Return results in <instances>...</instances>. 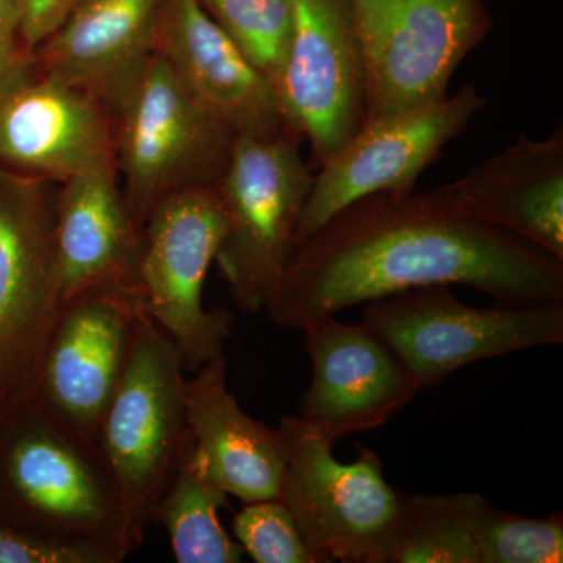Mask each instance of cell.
Returning a JSON list of instances; mask_svg holds the SVG:
<instances>
[{"label": "cell", "instance_id": "ac0fdd59", "mask_svg": "<svg viewBox=\"0 0 563 563\" xmlns=\"http://www.w3.org/2000/svg\"><path fill=\"white\" fill-rule=\"evenodd\" d=\"M474 220L563 258V129L521 135L461 179L435 188Z\"/></svg>", "mask_w": 563, "mask_h": 563}, {"label": "cell", "instance_id": "cb8c5ba5", "mask_svg": "<svg viewBox=\"0 0 563 563\" xmlns=\"http://www.w3.org/2000/svg\"><path fill=\"white\" fill-rule=\"evenodd\" d=\"M479 563L563 562V520L523 517L485 501L476 523Z\"/></svg>", "mask_w": 563, "mask_h": 563}, {"label": "cell", "instance_id": "52a82bcc", "mask_svg": "<svg viewBox=\"0 0 563 563\" xmlns=\"http://www.w3.org/2000/svg\"><path fill=\"white\" fill-rule=\"evenodd\" d=\"M363 321L401 358L421 391L474 362L563 343V302L474 307L459 301L450 285L366 302Z\"/></svg>", "mask_w": 563, "mask_h": 563}, {"label": "cell", "instance_id": "f1b7e54d", "mask_svg": "<svg viewBox=\"0 0 563 563\" xmlns=\"http://www.w3.org/2000/svg\"><path fill=\"white\" fill-rule=\"evenodd\" d=\"M80 2H84V0H77V3H80ZM77 3H76V5H77Z\"/></svg>", "mask_w": 563, "mask_h": 563}, {"label": "cell", "instance_id": "4fadbf2b", "mask_svg": "<svg viewBox=\"0 0 563 563\" xmlns=\"http://www.w3.org/2000/svg\"><path fill=\"white\" fill-rule=\"evenodd\" d=\"M144 312L139 285L92 287L63 302L44 351L36 393L98 442L103 413Z\"/></svg>", "mask_w": 563, "mask_h": 563}, {"label": "cell", "instance_id": "277c9868", "mask_svg": "<svg viewBox=\"0 0 563 563\" xmlns=\"http://www.w3.org/2000/svg\"><path fill=\"white\" fill-rule=\"evenodd\" d=\"M113 135L122 195L140 232L166 199L214 187L233 141L157 52L114 114Z\"/></svg>", "mask_w": 563, "mask_h": 563}, {"label": "cell", "instance_id": "ba28073f", "mask_svg": "<svg viewBox=\"0 0 563 563\" xmlns=\"http://www.w3.org/2000/svg\"><path fill=\"white\" fill-rule=\"evenodd\" d=\"M184 383L179 347L144 312L136 321L128 361L103 413L99 444L146 528L191 442Z\"/></svg>", "mask_w": 563, "mask_h": 563}, {"label": "cell", "instance_id": "7402d4cb", "mask_svg": "<svg viewBox=\"0 0 563 563\" xmlns=\"http://www.w3.org/2000/svg\"><path fill=\"white\" fill-rule=\"evenodd\" d=\"M479 493L404 495L402 515L385 563H479Z\"/></svg>", "mask_w": 563, "mask_h": 563}, {"label": "cell", "instance_id": "9c48e42d", "mask_svg": "<svg viewBox=\"0 0 563 563\" xmlns=\"http://www.w3.org/2000/svg\"><path fill=\"white\" fill-rule=\"evenodd\" d=\"M225 232L214 187L177 192L157 207L140 232L136 268L141 301L152 320L179 347L185 372L221 357L231 336L229 310L203 309L207 273Z\"/></svg>", "mask_w": 563, "mask_h": 563}, {"label": "cell", "instance_id": "44dd1931", "mask_svg": "<svg viewBox=\"0 0 563 563\" xmlns=\"http://www.w3.org/2000/svg\"><path fill=\"white\" fill-rule=\"evenodd\" d=\"M228 495L211 479L201 455L188 444L163 492L154 521H161L179 563H239L243 550L220 521Z\"/></svg>", "mask_w": 563, "mask_h": 563}, {"label": "cell", "instance_id": "8fae6325", "mask_svg": "<svg viewBox=\"0 0 563 563\" xmlns=\"http://www.w3.org/2000/svg\"><path fill=\"white\" fill-rule=\"evenodd\" d=\"M485 106L487 99L476 85L465 84L442 101L363 124L342 150L318 166L292 247L352 202L379 192L415 190L421 174Z\"/></svg>", "mask_w": 563, "mask_h": 563}, {"label": "cell", "instance_id": "3957f363", "mask_svg": "<svg viewBox=\"0 0 563 563\" xmlns=\"http://www.w3.org/2000/svg\"><path fill=\"white\" fill-rule=\"evenodd\" d=\"M301 141L290 128L235 135L214 184L225 218L214 262L242 312L265 309L290 257L313 181Z\"/></svg>", "mask_w": 563, "mask_h": 563}, {"label": "cell", "instance_id": "8992f818", "mask_svg": "<svg viewBox=\"0 0 563 563\" xmlns=\"http://www.w3.org/2000/svg\"><path fill=\"white\" fill-rule=\"evenodd\" d=\"M365 66V124L446 98L490 33L484 0H351Z\"/></svg>", "mask_w": 563, "mask_h": 563}, {"label": "cell", "instance_id": "5b68a950", "mask_svg": "<svg viewBox=\"0 0 563 563\" xmlns=\"http://www.w3.org/2000/svg\"><path fill=\"white\" fill-rule=\"evenodd\" d=\"M280 499L307 547L322 562L385 563L402 515L404 493L384 476L379 455L358 448L351 463L336 461L332 442L301 417H284Z\"/></svg>", "mask_w": 563, "mask_h": 563}, {"label": "cell", "instance_id": "d6986e66", "mask_svg": "<svg viewBox=\"0 0 563 563\" xmlns=\"http://www.w3.org/2000/svg\"><path fill=\"white\" fill-rule=\"evenodd\" d=\"M139 257L140 231L114 163L58 185L54 276L62 302L99 285H139Z\"/></svg>", "mask_w": 563, "mask_h": 563}, {"label": "cell", "instance_id": "e0dca14e", "mask_svg": "<svg viewBox=\"0 0 563 563\" xmlns=\"http://www.w3.org/2000/svg\"><path fill=\"white\" fill-rule=\"evenodd\" d=\"M165 0H84L33 51L40 73L81 88L111 120L155 54Z\"/></svg>", "mask_w": 563, "mask_h": 563}, {"label": "cell", "instance_id": "484cf974", "mask_svg": "<svg viewBox=\"0 0 563 563\" xmlns=\"http://www.w3.org/2000/svg\"><path fill=\"white\" fill-rule=\"evenodd\" d=\"M0 563H120L99 548L62 542L0 520Z\"/></svg>", "mask_w": 563, "mask_h": 563}, {"label": "cell", "instance_id": "7c38bea8", "mask_svg": "<svg viewBox=\"0 0 563 563\" xmlns=\"http://www.w3.org/2000/svg\"><path fill=\"white\" fill-rule=\"evenodd\" d=\"M290 3L291 36L276 92L318 168L365 124V66L351 0Z\"/></svg>", "mask_w": 563, "mask_h": 563}, {"label": "cell", "instance_id": "603a6c76", "mask_svg": "<svg viewBox=\"0 0 563 563\" xmlns=\"http://www.w3.org/2000/svg\"><path fill=\"white\" fill-rule=\"evenodd\" d=\"M211 20L235 43L244 57L274 88L279 79L288 43L292 13L290 0H199Z\"/></svg>", "mask_w": 563, "mask_h": 563}, {"label": "cell", "instance_id": "7a4b0ae2", "mask_svg": "<svg viewBox=\"0 0 563 563\" xmlns=\"http://www.w3.org/2000/svg\"><path fill=\"white\" fill-rule=\"evenodd\" d=\"M0 520L120 562L146 531L98 440L38 393L0 417Z\"/></svg>", "mask_w": 563, "mask_h": 563}, {"label": "cell", "instance_id": "6da1fadb", "mask_svg": "<svg viewBox=\"0 0 563 563\" xmlns=\"http://www.w3.org/2000/svg\"><path fill=\"white\" fill-rule=\"evenodd\" d=\"M465 285L496 302H563V258L474 220L439 191L352 202L292 247L265 312L285 329L396 292Z\"/></svg>", "mask_w": 563, "mask_h": 563}, {"label": "cell", "instance_id": "83f0119b", "mask_svg": "<svg viewBox=\"0 0 563 563\" xmlns=\"http://www.w3.org/2000/svg\"><path fill=\"white\" fill-rule=\"evenodd\" d=\"M77 0H21V33L29 52L36 49L76 7Z\"/></svg>", "mask_w": 563, "mask_h": 563}, {"label": "cell", "instance_id": "d4e9b609", "mask_svg": "<svg viewBox=\"0 0 563 563\" xmlns=\"http://www.w3.org/2000/svg\"><path fill=\"white\" fill-rule=\"evenodd\" d=\"M233 536L257 563H324L307 547L282 499L250 503L233 518Z\"/></svg>", "mask_w": 563, "mask_h": 563}, {"label": "cell", "instance_id": "5bb4252c", "mask_svg": "<svg viewBox=\"0 0 563 563\" xmlns=\"http://www.w3.org/2000/svg\"><path fill=\"white\" fill-rule=\"evenodd\" d=\"M301 331L313 374L299 417L332 443L380 428L420 395L401 358L365 321L325 317Z\"/></svg>", "mask_w": 563, "mask_h": 563}, {"label": "cell", "instance_id": "4316f807", "mask_svg": "<svg viewBox=\"0 0 563 563\" xmlns=\"http://www.w3.org/2000/svg\"><path fill=\"white\" fill-rule=\"evenodd\" d=\"M21 20V0H0V95L33 68V54L22 41Z\"/></svg>", "mask_w": 563, "mask_h": 563}, {"label": "cell", "instance_id": "ffe728a7", "mask_svg": "<svg viewBox=\"0 0 563 563\" xmlns=\"http://www.w3.org/2000/svg\"><path fill=\"white\" fill-rule=\"evenodd\" d=\"M195 373L185 377V417L211 479L244 504L280 499L285 461L279 431L243 412L225 383L224 355Z\"/></svg>", "mask_w": 563, "mask_h": 563}, {"label": "cell", "instance_id": "30bf717a", "mask_svg": "<svg viewBox=\"0 0 563 563\" xmlns=\"http://www.w3.org/2000/svg\"><path fill=\"white\" fill-rule=\"evenodd\" d=\"M58 185L0 177V417L35 395L62 310L54 276Z\"/></svg>", "mask_w": 563, "mask_h": 563}, {"label": "cell", "instance_id": "9a60e30c", "mask_svg": "<svg viewBox=\"0 0 563 563\" xmlns=\"http://www.w3.org/2000/svg\"><path fill=\"white\" fill-rule=\"evenodd\" d=\"M0 162L63 184L114 163L113 120L90 92L31 70L0 95Z\"/></svg>", "mask_w": 563, "mask_h": 563}, {"label": "cell", "instance_id": "2e32d148", "mask_svg": "<svg viewBox=\"0 0 563 563\" xmlns=\"http://www.w3.org/2000/svg\"><path fill=\"white\" fill-rule=\"evenodd\" d=\"M155 52L233 136L290 128L272 81L244 57L199 0H165Z\"/></svg>", "mask_w": 563, "mask_h": 563}]
</instances>
